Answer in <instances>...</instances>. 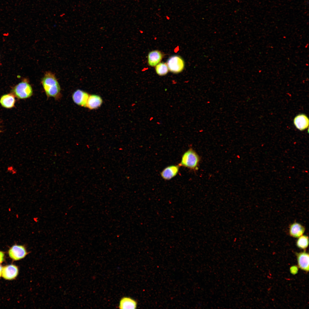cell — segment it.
<instances>
[{
	"label": "cell",
	"instance_id": "cell-14",
	"mask_svg": "<svg viewBox=\"0 0 309 309\" xmlns=\"http://www.w3.org/2000/svg\"><path fill=\"white\" fill-rule=\"evenodd\" d=\"M162 58L161 52L158 50L150 52L148 55V63L149 66H154L158 64Z\"/></svg>",
	"mask_w": 309,
	"mask_h": 309
},
{
	"label": "cell",
	"instance_id": "cell-19",
	"mask_svg": "<svg viewBox=\"0 0 309 309\" xmlns=\"http://www.w3.org/2000/svg\"><path fill=\"white\" fill-rule=\"evenodd\" d=\"M4 256V252L3 251H0V264L2 263L3 261Z\"/></svg>",
	"mask_w": 309,
	"mask_h": 309
},
{
	"label": "cell",
	"instance_id": "cell-2",
	"mask_svg": "<svg viewBox=\"0 0 309 309\" xmlns=\"http://www.w3.org/2000/svg\"><path fill=\"white\" fill-rule=\"evenodd\" d=\"M201 159L197 153L190 148L183 154L181 161L179 164L180 167H183L190 170L195 171L198 169Z\"/></svg>",
	"mask_w": 309,
	"mask_h": 309
},
{
	"label": "cell",
	"instance_id": "cell-20",
	"mask_svg": "<svg viewBox=\"0 0 309 309\" xmlns=\"http://www.w3.org/2000/svg\"><path fill=\"white\" fill-rule=\"evenodd\" d=\"M2 269L3 267L1 265H0V277L2 275Z\"/></svg>",
	"mask_w": 309,
	"mask_h": 309
},
{
	"label": "cell",
	"instance_id": "cell-16",
	"mask_svg": "<svg viewBox=\"0 0 309 309\" xmlns=\"http://www.w3.org/2000/svg\"><path fill=\"white\" fill-rule=\"evenodd\" d=\"M308 237L305 235H302L299 237L296 242L297 246L303 249H306L308 246Z\"/></svg>",
	"mask_w": 309,
	"mask_h": 309
},
{
	"label": "cell",
	"instance_id": "cell-10",
	"mask_svg": "<svg viewBox=\"0 0 309 309\" xmlns=\"http://www.w3.org/2000/svg\"><path fill=\"white\" fill-rule=\"evenodd\" d=\"M17 267L13 265L6 266L3 268L2 275L6 280H11L15 278L18 274Z\"/></svg>",
	"mask_w": 309,
	"mask_h": 309
},
{
	"label": "cell",
	"instance_id": "cell-12",
	"mask_svg": "<svg viewBox=\"0 0 309 309\" xmlns=\"http://www.w3.org/2000/svg\"><path fill=\"white\" fill-rule=\"evenodd\" d=\"M102 102V99L100 96L95 94L90 95L88 99L86 107L91 110L96 109L101 106Z\"/></svg>",
	"mask_w": 309,
	"mask_h": 309
},
{
	"label": "cell",
	"instance_id": "cell-4",
	"mask_svg": "<svg viewBox=\"0 0 309 309\" xmlns=\"http://www.w3.org/2000/svg\"><path fill=\"white\" fill-rule=\"evenodd\" d=\"M167 65L169 70L171 72L177 73L181 72L183 70L185 63L181 57L177 55H174L168 59Z\"/></svg>",
	"mask_w": 309,
	"mask_h": 309
},
{
	"label": "cell",
	"instance_id": "cell-13",
	"mask_svg": "<svg viewBox=\"0 0 309 309\" xmlns=\"http://www.w3.org/2000/svg\"><path fill=\"white\" fill-rule=\"evenodd\" d=\"M137 304L136 300L132 298L124 297L120 300L118 307L120 309H135Z\"/></svg>",
	"mask_w": 309,
	"mask_h": 309
},
{
	"label": "cell",
	"instance_id": "cell-15",
	"mask_svg": "<svg viewBox=\"0 0 309 309\" xmlns=\"http://www.w3.org/2000/svg\"><path fill=\"white\" fill-rule=\"evenodd\" d=\"M15 101L14 96L10 94L3 95L0 100V102L2 106L7 108L13 107L14 106Z\"/></svg>",
	"mask_w": 309,
	"mask_h": 309
},
{
	"label": "cell",
	"instance_id": "cell-8",
	"mask_svg": "<svg viewBox=\"0 0 309 309\" xmlns=\"http://www.w3.org/2000/svg\"><path fill=\"white\" fill-rule=\"evenodd\" d=\"M180 167L179 165H171L166 167L161 173V177L165 180H170L177 175Z\"/></svg>",
	"mask_w": 309,
	"mask_h": 309
},
{
	"label": "cell",
	"instance_id": "cell-7",
	"mask_svg": "<svg viewBox=\"0 0 309 309\" xmlns=\"http://www.w3.org/2000/svg\"><path fill=\"white\" fill-rule=\"evenodd\" d=\"M298 265V267L306 272L309 271V253L305 250L303 252L296 253Z\"/></svg>",
	"mask_w": 309,
	"mask_h": 309
},
{
	"label": "cell",
	"instance_id": "cell-3",
	"mask_svg": "<svg viewBox=\"0 0 309 309\" xmlns=\"http://www.w3.org/2000/svg\"><path fill=\"white\" fill-rule=\"evenodd\" d=\"M13 92L17 98L21 99L29 98L33 94L31 86L26 81L19 83L14 87Z\"/></svg>",
	"mask_w": 309,
	"mask_h": 309
},
{
	"label": "cell",
	"instance_id": "cell-18",
	"mask_svg": "<svg viewBox=\"0 0 309 309\" xmlns=\"http://www.w3.org/2000/svg\"><path fill=\"white\" fill-rule=\"evenodd\" d=\"M298 271V267L296 266H292L290 268V272L293 274H296L297 272Z\"/></svg>",
	"mask_w": 309,
	"mask_h": 309
},
{
	"label": "cell",
	"instance_id": "cell-5",
	"mask_svg": "<svg viewBox=\"0 0 309 309\" xmlns=\"http://www.w3.org/2000/svg\"><path fill=\"white\" fill-rule=\"evenodd\" d=\"M28 252L24 245H15L12 246L8 251L9 257L14 260H18L24 258Z\"/></svg>",
	"mask_w": 309,
	"mask_h": 309
},
{
	"label": "cell",
	"instance_id": "cell-11",
	"mask_svg": "<svg viewBox=\"0 0 309 309\" xmlns=\"http://www.w3.org/2000/svg\"><path fill=\"white\" fill-rule=\"evenodd\" d=\"M305 230V227L301 224L294 222L290 226L289 233L292 237L298 238L303 235Z\"/></svg>",
	"mask_w": 309,
	"mask_h": 309
},
{
	"label": "cell",
	"instance_id": "cell-6",
	"mask_svg": "<svg viewBox=\"0 0 309 309\" xmlns=\"http://www.w3.org/2000/svg\"><path fill=\"white\" fill-rule=\"evenodd\" d=\"M89 96V94L86 92L78 89L73 94L72 99L74 102L77 105L86 107Z\"/></svg>",
	"mask_w": 309,
	"mask_h": 309
},
{
	"label": "cell",
	"instance_id": "cell-17",
	"mask_svg": "<svg viewBox=\"0 0 309 309\" xmlns=\"http://www.w3.org/2000/svg\"><path fill=\"white\" fill-rule=\"evenodd\" d=\"M155 70L157 74L160 76H164L168 72L169 69L167 65L163 62L159 63L156 66Z\"/></svg>",
	"mask_w": 309,
	"mask_h": 309
},
{
	"label": "cell",
	"instance_id": "cell-1",
	"mask_svg": "<svg viewBox=\"0 0 309 309\" xmlns=\"http://www.w3.org/2000/svg\"><path fill=\"white\" fill-rule=\"evenodd\" d=\"M41 83L48 97L59 98L61 88L54 74L50 72H46L42 79Z\"/></svg>",
	"mask_w": 309,
	"mask_h": 309
},
{
	"label": "cell",
	"instance_id": "cell-9",
	"mask_svg": "<svg viewBox=\"0 0 309 309\" xmlns=\"http://www.w3.org/2000/svg\"><path fill=\"white\" fill-rule=\"evenodd\" d=\"M294 123L296 127L300 130H303L309 126V119L305 114H301L297 115L294 119Z\"/></svg>",
	"mask_w": 309,
	"mask_h": 309
}]
</instances>
